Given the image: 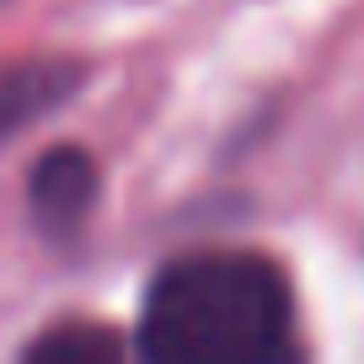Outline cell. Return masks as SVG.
<instances>
[{
	"instance_id": "cell-3",
	"label": "cell",
	"mask_w": 364,
	"mask_h": 364,
	"mask_svg": "<svg viewBox=\"0 0 364 364\" xmlns=\"http://www.w3.org/2000/svg\"><path fill=\"white\" fill-rule=\"evenodd\" d=\"M27 193H33L38 220H48V225H75V220L86 215L91 193H97V166H91L86 150H48L33 166Z\"/></svg>"
},
{
	"instance_id": "cell-1",
	"label": "cell",
	"mask_w": 364,
	"mask_h": 364,
	"mask_svg": "<svg viewBox=\"0 0 364 364\" xmlns=\"http://www.w3.org/2000/svg\"><path fill=\"white\" fill-rule=\"evenodd\" d=\"M145 364H300L289 284L257 252H193L156 273L139 316Z\"/></svg>"
},
{
	"instance_id": "cell-4",
	"label": "cell",
	"mask_w": 364,
	"mask_h": 364,
	"mask_svg": "<svg viewBox=\"0 0 364 364\" xmlns=\"http://www.w3.org/2000/svg\"><path fill=\"white\" fill-rule=\"evenodd\" d=\"M22 364H124V343L102 321H59L22 353Z\"/></svg>"
},
{
	"instance_id": "cell-2",
	"label": "cell",
	"mask_w": 364,
	"mask_h": 364,
	"mask_svg": "<svg viewBox=\"0 0 364 364\" xmlns=\"http://www.w3.org/2000/svg\"><path fill=\"white\" fill-rule=\"evenodd\" d=\"M80 65L70 59H22V65L0 70V145L27 129L33 118H43L48 107H59L75 91Z\"/></svg>"
}]
</instances>
